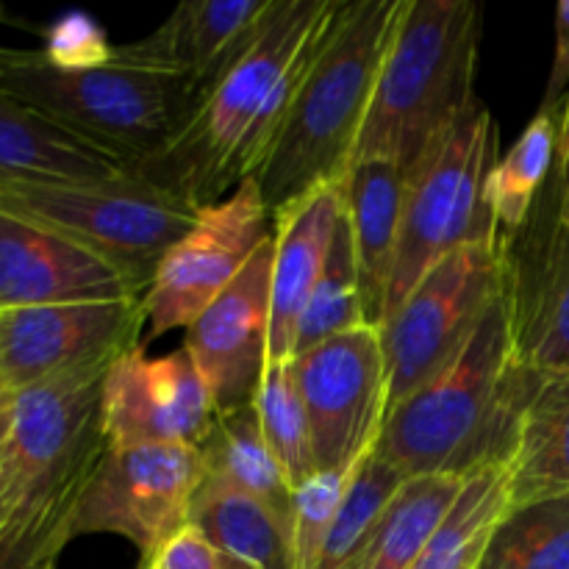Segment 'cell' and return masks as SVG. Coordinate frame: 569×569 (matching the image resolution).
Returning <instances> with one entry per match:
<instances>
[{
  "instance_id": "6da1fadb",
  "label": "cell",
  "mask_w": 569,
  "mask_h": 569,
  "mask_svg": "<svg viewBox=\"0 0 569 569\" xmlns=\"http://www.w3.org/2000/svg\"><path fill=\"white\" fill-rule=\"evenodd\" d=\"M539 381L517 361L500 298L456 359L389 409L376 456L403 478L500 470Z\"/></svg>"
},
{
  "instance_id": "7a4b0ae2",
  "label": "cell",
  "mask_w": 569,
  "mask_h": 569,
  "mask_svg": "<svg viewBox=\"0 0 569 569\" xmlns=\"http://www.w3.org/2000/svg\"><path fill=\"white\" fill-rule=\"evenodd\" d=\"M400 6L403 0L339 3L281 133L253 176L272 214L348 172Z\"/></svg>"
},
{
  "instance_id": "3957f363",
  "label": "cell",
  "mask_w": 569,
  "mask_h": 569,
  "mask_svg": "<svg viewBox=\"0 0 569 569\" xmlns=\"http://www.w3.org/2000/svg\"><path fill=\"white\" fill-rule=\"evenodd\" d=\"M481 6L470 0H403L383 53L356 161L409 170L422 150L476 100Z\"/></svg>"
},
{
  "instance_id": "277c9868",
  "label": "cell",
  "mask_w": 569,
  "mask_h": 569,
  "mask_svg": "<svg viewBox=\"0 0 569 569\" xmlns=\"http://www.w3.org/2000/svg\"><path fill=\"white\" fill-rule=\"evenodd\" d=\"M0 92L59 122L126 170L164 153L198 109V92L187 78L117 56L103 67L61 70L42 50H14L0 70Z\"/></svg>"
},
{
  "instance_id": "5b68a950",
  "label": "cell",
  "mask_w": 569,
  "mask_h": 569,
  "mask_svg": "<svg viewBox=\"0 0 569 569\" xmlns=\"http://www.w3.org/2000/svg\"><path fill=\"white\" fill-rule=\"evenodd\" d=\"M337 6L339 0H276L248 48L200 94L187 128L164 153L131 172L198 209L233 192L231 167L244 137L295 56L326 26Z\"/></svg>"
},
{
  "instance_id": "8992f818",
  "label": "cell",
  "mask_w": 569,
  "mask_h": 569,
  "mask_svg": "<svg viewBox=\"0 0 569 569\" xmlns=\"http://www.w3.org/2000/svg\"><path fill=\"white\" fill-rule=\"evenodd\" d=\"M498 156V122L476 98L409 167L383 320L445 256L498 237L487 206Z\"/></svg>"
},
{
  "instance_id": "52a82bcc",
  "label": "cell",
  "mask_w": 569,
  "mask_h": 569,
  "mask_svg": "<svg viewBox=\"0 0 569 569\" xmlns=\"http://www.w3.org/2000/svg\"><path fill=\"white\" fill-rule=\"evenodd\" d=\"M0 209L92 250L148 292L167 250L194 226L198 206L137 172L106 181H0Z\"/></svg>"
},
{
  "instance_id": "ba28073f",
  "label": "cell",
  "mask_w": 569,
  "mask_h": 569,
  "mask_svg": "<svg viewBox=\"0 0 569 569\" xmlns=\"http://www.w3.org/2000/svg\"><path fill=\"white\" fill-rule=\"evenodd\" d=\"M500 237L445 256L383 320L389 409L437 376L500 300Z\"/></svg>"
},
{
  "instance_id": "9c48e42d",
  "label": "cell",
  "mask_w": 569,
  "mask_h": 569,
  "mask_svg": "<svg viewBox=\"0 0 569 569\" xmlns=\"http://www.w3.org/2000/svg\"><path fill=\"white\" fill-rule=\"evenodd\" d=\"M109 367L11 395L9 453L0 470L14 489V511L42 509L81 492L106 450L100 403Z\"/></svg>"
},
{
  "instance_id": "30bf717a",
  "label": "cell",
  "mask_w": 569,
  "mask_h": 569,
  "mask_svg": "<svg viewBox=\"0 0 569 569\" xmlns=\"http://www.w3.org/2000/svg\"><path fill=\"white\" fill-rule=\"evenodd\" d=\"M200 481L203 461L198 448L106 445L72 503V539L83 533H114L137 545L142 565H150L183 528H189V511Z\"/></svg>"
},
{
  "instance_id": "8fae6325",
  "label": "cell",
  "mask_w": 569,
  "mask_h": 569,
  "mask_svg": "<svg viewBox=\"0 0 569 569\" xmlns=\"http://www.w3.org/2000/svg\"><path fill=\"white\" fill-rule=\"evenodd\" d=\"M270 237L272 211L256 178L217 203L200 206L194 226L167 250L142 298L150 337L187 331Z\"/></svg>"
},
{
  "instance_id": "7c38bea8",
  "label": "cell",
  "mask_w": 569,
  "mask_h": 569,
  "mask_svg": "<svg viewBox=\"0 0 569 569\" xmlns=\"http://www.w3.org/2000/svg\"><path fill=\"white\" fill-rule=\"evenodd\" d=\"M317 472H350L372 453L389 406L381 331L353 328L292 359Z\"/></svg>"
},
{
  "instance_id": "4fadbf2b",
  "label": "cell",
  "mask_w": 569,
  "mask_h": 569,
  "mask_svg": "<svg viewBox=\"0 0 569 569\" xmlns=\"http://www.w3.org/2000/svg\"><path fill=\"white\" fill-rule=\"evenodd\" d=\"M500 264L517 361L539 378L569 376V222L550 187L520 231L500 237Z\"/></svg>"
},
{
  "instance_id": "5bb4252c",
  "label": "cell",
  "mask_w": 569,
  "mask_h": 569,
  "mask_svg": "<svg viewBox=\"0 0 569 569\" xmlns=\"http://www.w3.org/2000/svg\"><path fill=\"white\" fill-rule=\"evenodd\" d=\"M142 298L0 311V378L11 392L109 367L139 345Z\"/></svg>"
},
{
  "instance_id": "9a60e30c",
  "label": "cell",
  "mask_w": 569,
  "mask_h": 569,
  "mask_svg": "<svg viewBox=\"0 0 569 569\" xmlns=\"http://www.w3.org/2000/svg\"><path fill=\"white\" fill-rule=\"evenodd\" d=\"M217 409L187 350L148 356L142 342L111 361L103 378L100 426L109 448H200Z\"/></svg>"
},
{
  "instance_id": "2e32d148",
  "label": "cell",
  "mask_w": 569,
  "mask_h": 569,
  "mask_svg": "<svg viewBox=\"0 0 569 569\" xmlns=\"http://www.w3.org/2000/svg\"><path fill=\"white\" fill-rule=\"evenodd\" d=\"M270 278L272 237L183 331V350L209 387L217 415L253 403L270 365Z\"/></svg>"
},
{
  "instance_id": "e0dca14e",
  "label": "cell",
  "mask_w": 569,
  "mask_h": 569,
  "mask_svg": "<svg viewBox=\"0 0 569 569\" xmlns=\"http://www.w3.org/2000/svg\"><path fill=\"white\" fill-rule=\"evenodd\" d=\"M144 298L114 264L61 233L0 209V311Z\"/></svg>"
},
{
  "instance_id": "ac0fdd59",
  "label": "cell",
  "mask_w": 569,
  "mask_h": 569,
  "mask_svg": "<svg viewBox=\"0 0 569 569\" xmlns=\"http://www.w3.org/2000/svg\"><path fill=\"white\" fill-rule=\"evenodd\" d=\"M342 214L345 176L317 183L272 214L270 365L292 361L300 315L331 256Z\"/></svg>"
},
{
  "instance_id": "d6986e66",
  "label": "cell",
  "mask_w": 569,
  "mask_h": 569,
  "mask_svg": "<svg viewBox=\"0 0 569 569\" xmlns=\"http://www.w3.org/2000/svg\"><path fill=\"white\" fill-rule=\"evenodd\" d=\"M276 0H187L150 37L114 48L133 64L187 78L200 94L239 59Z\"/></svg>"
},
{
  "instance_id": "ffe728a7",
  "label": "cell",
  "mask_w": 569,
  "mask_h": 569,
  "mask_svg": "<svg viewBox=\"0 0 569 569\" xmlns=\"http://www.w3.org/2000/svg\"><path fill=\"white\" fill-rule=\"evenodd\" d=\"M409 170L392 161H356L345 172V217L359 261L367 326L381 328L398 253Z\"/></svg>"
},
{
  "instance_id": "44dd1931",
  "label": "cell",
  "mask_w": 569,
  "mask_h": 569,
  "mask_svg": "<svg viewBox=\"0 0 569 569\" xmlns=\"http://www.w3.org/2000/svg\"><path fill=\"white\" fill-rule=\"evenodd\" d=\"M128 172L117 159L0 92V181L81 183Z\"/></svg>"
},
{
  "instance_id": "7402d4cb",
  "label": "cell",
  "mask_w": 569,
  "mask_h": 569,
  "mask_svg": "<svg viewBox=\"0 0 569 569\" xmlns=\"http://www.w3.org/2000/svg\"><path fill=\"white\" fill-rule=\"evenodd\" d=\"M511 506L569 489V376L542 378L517 431L506 465Z\"/></svg>"
},
{
  "instance_id": "603a6c76",
  "label": "cell",
  "mask_w": 569,
  "mask_h": 569,
  "mask_svg": "<svg viewBox=\"0 0 569 569\" xmlns=\"http://www.w3.org/2000/svg\"><path fill=\"white\" fill-rule=\"evenodd\" d=\"M198 453L203 461V476L250 495L283 526L292 528L295 489L272 450L267 448L253 403L217 415Z\"/></svg>"
},
{
  "instance_id": "cb8c5ba5",
  "label": "cell",
  "mask_w": 569,
  "mask_h": 569,
  "mask_svg": "<svg viewBox=\"0 0 569 569\" xmlns=\"http://www.w3.org/2000/svg\"><path fill=\"white\" fill-rule=\"evenodd\" d=\"M189 526L256 569H289V528L250 495L203 476Z\"/></svg>"
},
{
  "instance_id": "d4e9b609",
  "label": "cell",
  "mask_w": 569,
  "mask_h": 569,
  "mask_svg": "<svg viewBox=\"0 0 569 569\" xmlns=\"http://www.w3.org/2000/svg\"><path fill=\"white\" fill-rule=\"evenodd\" d=\"M467 478L426 476L406 478L398 492L383 509L370 548H367L365 569H411L428 539L433 537L456 498L465 489Z\"/></svg>"
},
{
  "instance_id": "484cf974",
  "label": "cell",
  "mask_w": 569,
  "mask_h": 569,
  "mask_svg": "<svg viewBox=\"0 0 569 569\" xmlns=\"http://www.w3.org/2000/svg\"><path fill=\"white\" fill-rule=\"evenodd\" d=\"M559 111L539 109L509 153L498 156L487 178V206L498 237H511L522 228L548 187L559 148Z\"/></svg>"
},
{
  "instance_id": "4316f807",
  "label": "cell",
  "mask_w": 569,
  "mask_h": 569,
  "mask_svg": "<svg viewBox=\"0 0 569 569\" xmlns=\"http://www.w3.org/2000/svg\"><path fill=\"white\" fill-rule=\"evenodd\" d=\"M509 506L511 492L506 467L470 476L453 509L428 539L426 550L411 569H478L495 526Z\"/></svg>"
},
{
  "instance_id": "83f0119b",
  "label": "cell",
  "mask_w": 569,
  "mask_h": 569,
  "mask_svg": "<svg viewBox=\"0 0 569 569\" xmlns=\"http://www.w3.org/2000/svg\"><path fill=\"white\" fill-rule=\"evenodd\" d=\"M478 569H569V489L509 506Z\"/></svg>"
},
{
  "instance_id": "f1b7e54d",
  "label": "cell",
  "mask_w": 569,
  "mask_h": 569,
  "mask_svg": "<svg viewBox=\"0 0 569 569\" xmlns=\"http://www.w3.org/2000/svg\"><path fill=\"white\" fill-rule=\"evenodd\" d=\"M361 326H367V320L365 303H361L359 261H356L348 217L342 214L331 244V256H328L326 267H322L320 278L309 295V303L300 315L298 333H295V356Z\"/></svg>"
},
{
  "instance_id": "f546056e",
  "label": "cell",
  "mask_w": 569,
  "mask_h": 569,
  "mask_svg": "<svg viewBox=\"0 0 569 569\" xmlns=\"http://www.w3.org/2000/svg\"><path fill=\"white\" fill-rule=\"evenodd\" d=\"M403 481L406 478L395 467L378 459L376 450L361 459L342 500L337 522L328 533L317 569H365L372 531H376L383 509Z\"/></svg>"
},
{
  "instance_id": "4dcf8cb0",
  "label": "cell",
  "mask_w": 569,
  "mask_h": 569,
  "mask_svg": "<svg viewBox=\"0 0 569 569\" xmlns=\"http://www.w3.org/2000/svg\"><path fill=\"white\" fill-rule=\"evenodd\" d=\"M253 409L259 417L267 448L281 465L283 476L292 489L317 476L315 448H311L309 417L295 383L292 361H272L267 365L253 395Z\"/></svg>"
},
{
  "instance_id": "1f68e13d",
  "label": "cell",
  "mask_w": 569,
  "mask_h": 569,
  "mask_svg": "<svg viewBox=\"0 0 569 569\" xmlns=\"http://www.w3.org/2000/svg\"><path fill=\"white\" fill-rule=\"evenodd\" d=\"M353 472H317L295 489L289 528V569H317L322 548L337 522Z\"/></svg>"
},
{
  "instance_id": "d6a6232c",
  "label": "cell",
  "mask_w": 569,
  "mask_h": 569,
  "mask_svg": "<svg viewBox=\"0 0 569 569\" xmlns=\"http://www.w3.org/2000/svg\"><path fill=\"white\" fill-rule=\"evenodd\" d=\"M76 498L14 511L0 533V569H59L61 553L72 542L70 515Z\"/></svg>"
},
{
  "instance_id": "836d02e7",
  "label": "cell",
  "mask_w": 569,
  "mask_h": 569,
  "mask_svg": "<svg viewBox=\"0 0 569 569\" xmlns=\"http://www.w3.org/2000/svg\"><path fill=\"white\" fill-rule=\"evenodd\" d=\"M42 56L61 70H89L109 64L114 59V48L92 17L70 11L48 26Z\"/></svg>"
},
{
  "instance_id": "e575fe53",
  "label": "cell",
  "mask_w": 569,
  "mask_h": 569,
  "mask_svg": "<svg viewBox=\"0 0 569 569\" xmlns=\"http://www.w3.org/2000/svg\"><path fill=\"white\" fill-rule=\"evenodd\" d=\"M150 565L159 569H256L248 561L211 545L198 528H183Z\"/></svg>"
},
{
  "instance_id": "d590c367",
  "label": "cell",
  "mask_w": 569,
  "mask_h": 569,
  "mask_svg": "<svg viewBox=\"0 0 569 569\" xmlns=\"http://www.w3.org/2000/svg\"><path fill=\"white\" fill-rule=\"evenodd\" d=\"M569 100V0L556 6V53L550 64L548 87H545V100L539 109L565 111Z\"/></svg>"
},
{
  "instance_id": "8d00e7d4",
  "label": "cell",
  "mask_w": 569,
  "mask_h": 569,
  "mask_svg": "<svg viewBox=\"0 0 569 569\" xmlns=\"http://www.w3.org/2000/svg\"><path fill=\"white\" fill-rule=\"evenodd\" d=\"M550 192H553L556 209L559 217L569 222V100L561 111V126H559V148H556V167L550 176Z\"/></svg>"
},
{
  "instance_id": "74e56055",
  "label": "cell",
  "mask_w": 569,
  "mask_h": 569,
  "mask_svg": "<svg viewBox=\"0 0 569 569\" xmlns=\"http://www.w3.org/2000/svg\"><path fill=\"white\" fill-rule=\"evenodd\" d=\"M14 509H17L14 489H11L9 476L0 470V533L6 531V526H9L11 517H14Z\"/></svg>"
},
{
  "instance_id": "f35d334b",
  "label": "cell",
  "mask_w": 569,
  "mask_h": 569,
  "mask_svg": "<svg viewBox=\"0 0 569 569\" xmlns=\"http://www.w3.org/2000/svg\"><path fill=\"white\" fill-rule=\"evenodd\" d=\"M9 437H11V403L0 406V467H3L6 453H9Z\"/></svg>"
},
{
  "instance_id": "ab89813d",
  "label": "cell",
  "mask_w": 569,
  "mask_h": 569,
  "mask_svg": "<svg viewBox=\"0 0 569 569\" xmlns=\"http://www.w3.org/2000/svg\"><path fill=\"white\" fill-rule=\"evenodd\" d=\"M11 395H14V392H11V389L6 387V381H3V378H0V406L11 403Z\"/></svg>"
},
{
  "instance_id": "60d3db41",
  "label": "cell",
  "mask_w": 569,
  "mask_h": 569,
  "mask_svg": "<svg viewBox=\"0 0 569 569\" xmlns=\"http://www.w3.org/2000/svg\"><path fill=\"white\" fill-rule=\"evenodd\" d=\"M11 56H14V50H6V48H0V70H3V67L9 64V61H11Z\"/></svg>"
},
{
  "instance_id": "b9f144b4",
  "label": "cell",
  "mask_w": 569,
  "mask_h": 569,
  "mask_svg": "<svg viewBox=\"0 0 569 569\" xmlns=\"http://www.w3.org/2000/svg\"><path fill=\"white\" fill-rule=\"evenodd\" d=\"M139 569H159V567H156V565H142Z\"/></svg>"
},
{
  "instance_id": "7bdbcfd3",
  "label": "cell",
  "mask_w": 569,
  "mask_h": 569,
  "mask_svg": "<svg viewBox=\"0 0 569 569\" xmlns=\"http://www.w3.org/2000/svg\"><path fill=\"white\" fill-rule=\"evenodd\" d=\"M3 17H6V9H3V6H0V20H3Z\"/></svg>"
}]
</instances>
